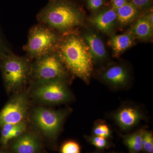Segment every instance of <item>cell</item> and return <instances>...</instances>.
Returning <instances> with one entry per match:
<instances>
[{
    "instance_id": "6da1fadb",
    "label": "cell",
    "mask_w": 153,
    "mask_h": 153,
    "mask_svg": "<svg viewBox=\"0 0 153 153\" xmlns=\"http://www.w3.org/2000/svg\"><path fill=\"white\" fill-rule=\"evenodd\" d=\"M57 52L68 71L87 81L92 71V58L85 41L74 33L61 37Z\"/></svg>"
},
{
    "instance_id": "7a4b0ae2",
    "label": "cell",
    "mask_w": 153,
    "mask_h": 153,
    "mask_svg": "<svg viewBox=\"0 0 153 153\" xmlns=\"http://www.w3.org/2000/svg\"><path fill=\"white\" fill-rule=\"evenodd\" d=\"M37 19L38 23L61 33H68L80 26L83 20L82 12L70 0H49Z\"/></svg>"
},
{
    "instance_id": "3957f363",
    "label": "cell",
    "mask_w": 153,
    "mask_h": 153,
    "mask_svg": "<svg viewBox=\"0 0 153 153\" xmlns=\"http://www.w3.org/2000/svg\"><path fill=\"white\" fill-rule=\"evenodd\" d=\"M32 61L27 56H19L12 51L1 58L0 70L7 92H21L30 81Z\"/></svg>"
},
{
    "instance_id": "277c9868",
    "label": "cell",
    "mask_w": 153,
    "mask_h": 153,
    "mask_svg": "<svg viewBox=\"0 0 153 153\" xmlns=\"http://www.w3.org/2000/svg\"><path fill=\"white\" fill-rule=\"evenodd\" d=\"M61 38L58 32L46 25L39 23L34 25L24 47L26 56L33 60L57 52Z\"/></svg>"
},
{
    "instance_id": "5b68a950",
    "label": "cell",
    "mask_w": 153,
    "mask_h": 153,
    "mask_svg": "<svg viewBox=\"0 0 153 153\" xmlns=\"http://www.w3.org/2000/svg\"><path fill=\"white\" fill-rule=\"evenodd\" d=\"M66 69L57 52L50 53L33 60L30 81L32 83L65 80Z\"/></svg>"
},
{
    "instance_id": "8992f818",
    "label": "cell",
    "mask_w": 153,
    "mask_h": 153,
    "mask_svg": "<svg viewBox=\"0 0 153 153\" xmlns=\"http://www.w3.org/2000/svg\"><path fill=\"white\" fill-rule=\"evenodd\" d=\"M31 95L37 101L47 105L61 104L70 97L65 80H63L31 83Z\"/></svg>"
},
{
    "instance_id": "52a82bcc",
    "label": "cell",
    "mask_w": 153,
    "mask_h": 153,
    "mask_svg": "<svg viewBox=\"0 0 153 153\" xmlns=\"http://www.w3.org/2000/svg\"><path fill=\"white\" fill-rule=\"evenodd\" d=\"M66 111L39 106L33 110L32 120L38 131L45 136L54 138L61 129Z\"/></svg>"
},
{
    "instance_id": "ba28073f",
    "label": "cell",
    "mask_w": 153,
    "mask_h": 153,
    "mask_svg": "<svg viewBox=\"0 0 153 153\" xmlns=\"http://www.w3.org/2000/svg\"><path fill=\"white\" fill-rule=\"evenodd\" d=\"M14 94L0 111V129L5 124L26 121L30 105L28 93L21 91Z\"/></svg>"
},
{
    "instance_id": "9c48e42d",
    "label": "cell",
    "mask_w": 153,
    "mask_h": 153,
    "mask_svg": "<svg viewBox=\"0 0 153 153\" xmlns=\"http://www.w3.org/2000/svg\"><path fill=\"white\" fill-rule=\"evenodd\" d=\"M11 140V148L14 153H38L41 149V140L34 133L25 131Z\"/></svg>"
},
{
    "instance_id": "30bf717a",
    "label": "cell",
    "mask_w": 153,
    "mask_h": 153,
    "mask_svg": "<svg viewBox=\"0 0 153 153\" xmlns=\"http://www.w3.org/2000/svg\"><path fill=\"white\" fill-rule=\"evenodd\" d=\"M117 20V15L113 9L101 11L92 17L91 22L100 31L108 33L112 30Z\"/></svg>"
},
{
    "instance_id": "8fae6325",
    "label": "cell",
    "mask_w": 153,
    "mask_h": 153,
    "mask_svg": "<svg viewBox=\"0 0 153 153\" xmlns=\"http://www.w3.org/2000/svg\"><path fill=\"white\" fill-rule=\"evenodd\" d=\"M141 118V115L135 108L125 107L120 110L115 119L121 128L128 129L135 126Z\"/></svg>"
},
{
    "instance_id": "7c38bea8",
    "label": "cell",
    "mask_w": 153,
    "mask_h": 153,
    "mask_svg": "<svg viewBox=\"0 0 153 153\" xmlns=\"http://www.w3.org/2000/svg\"><path fill=\"white\" fill-rule=\"evenodd\" d=\"M84 39L92 58L95 60H101L105 57V47L99 37L94 33H90L85 35Z\"/></svg>"
},
{
    "instance_id": "4fadbf2b",
    "label": "cell",
    "mask_w": 153,
    "mask_h": 153,
    "mask_svg": "<svg viewBox=\"0 0 153 153\" xmlns=\"http://www.w3.org/2000/svg\"><path fill=\"white\" fill-rule=\"evenodd\" d=\"M134 44L133 37L129 33L113 36L109 41V44L116 55H119Z\"/></svg>"
},
{
    "instance_id": "5bb4252c",
    "label": "cell",
    "mask_w": 153,
    "mask_h": 153,
    "mask_svg": "<svg viewBox=\"0 0 153 153\" xmlns=\"http://www.w3.org/2000/svg\"><path fill=\"white\" fill-rule=\"evenodd\" d=\"M103 78L111 84L115 85H124L128 79L126 71L121 66H115L107 70Z\"/></svg>"
},
{
    "instance_id": "9a60e30c",
    "label": "cell",
    "mask_w": 153,
    "mask_h": 153,
    "mask_svg": "<svg viewBox=\"0 0 153 153\" xmlns=\"http://www.w3.org/2000/svg\"><path fill=\"white\" fill-rule=\"evenodd\" d=\"M114 10L116 13L117 20L123 25L129 24L137 16V9L132 3H127L124 5Z\"/></svg>"
},
{
    "instance_id": "2e32d148",
    "label": "cell",
    "mask_w": 153,
    "mask_h": 153,
    "mask_svg": "<svg viewBox=\"0 0 153 153\" xmlns=\"http://www.w3.org/2000/svg\"><path fill=\"white\" fill-rule=\"evenodd\" d=\"M132 33L139 39H149L152 35L153 25L146 18H142L139 19L134 25Z\"/></svg>"
},
{
    "instance_id": "e0dca14e",
    "label": "cell",
    "mask_w": 153,
    "mask_h": 153,
    "mask_svg": "<svg viewBox=\"0 0 153 153\" xmlns=\"http://www.w3.org/2000/svg\"><path fill=\"white\" fill-rule=\"evenodd\" d=\"M143 131L140 130L125 137V143L131 152H138L143 149Z\"/></svg>"
},
{
    "instance_id": "ac0fdd59",
    "label": "cell",
    "mask_w": 153,
    "mask_h": 153,
    "mask_svg": "<svg viewBox=\"0 0 153 153\" xmlns=\"http://www.w3.org/2000/svg\"><path fill=\"white\" fill-rule=\"evenodd\" d=\"M142 143L143 149L148 153H153V137L151 132L143 131Z\"/></svg>"
},
{
    "instance_id": "d6986e66",
    "label": "cell",
    "mask_w": 153,
    "mask_h": 153,
    "mask_svg": "<svg viewBox=\"0 0 153 153\" xmlns=\"http://www.w3.org/2000/svg\"><path fill=\"white\" fill-rule=\"evenodd\" d=\"M27 128V124L26 121L14 125L9 137L10 142L11 140L18 137L25 133L26 131Z\"/></svg>"
},
{
    "instance_id": "ffe728a7",
    "label": "cell",
    "mask_w": 153,
    "mask_h": 153,
    "mask_svg": "<svg viewBox=\"0 0 153 153\" xmlns=\"http://www.w3.org/2000/svg\"><path fill=\"white\" fill-rule=\"evenodd\" d=\"M15 124H7L3 126L1 128V135L0 142L3 146H6L9 142V137L10 135L12 129Z\"/></svg>"
},
{
    "instance_id": "44dd1931",
    "label": "cell",
    "mask_w": 153,
    "mask_h": 153,
    "mask_svg": "<svg viewBox=\"0 0 153 153\" xmlns=\"http://www.w3.org/2000/svg\"><path fill=\"white\" fill-rule=\"evenodd\" d=\"M61 152V153H80V147L75 142L69 141L63 145Z\"/></svg>"
},
{
    "instance_id": "7402d4cb",
    "label": "cell",
    "mask_w": 153,
    "mask_h": 153,
    "mask_svg": "<svg viewBox=\"0 0 153 153\" xmlns=\"http://www.w3.org/2000/svg\"><path fill=\"white\" fill-rule=\"evenodd\" d=\"M94 133L95 136L107 138L110 135L111 131L107 125L104 124H100L96 126L94 129Z\"/></svg>"
},
{
    "instance_id": "603a6c76",
    "label": "cell",
    "mask_w": 153,
    "mask_h": 153,
    "mask_svg": "<svg viewBox=\"0 0 153 153\" xmlns=\"http://www.w3.org/2000/svg\"><path fill=\"white\" fill-rule=\"evenodd\" d=\"M4 33L0 27V59L4 55L11 52Z\"/></svg>"
},
{
    "instance_id": "cb8c5ba5",
    "label": "cell",
    "mask_w": 153,
    "mask_h": 153,
    "mask_svg": "<svg viewBox=\"0 0 153 153\" xmlns=\"http://www.w3.org/2000/svg\"><path fill=\"white\" fill-rule=\"evenodd\" d=\"M91 142L94 146L99 149H103L107 145L106 138L103 137L95 136L91 139Z\"/></svg>"
},
{
    "instance_id": "d4e9b609",
    "label": "cell",
    "mask_w": 153,
    "mask_h": 153,
    "mask_svg": "<svg viewBox=\"0 0 153 153\" xmlns=\"http://www.w3.org/2000/svg\"><path fill=\"white\" fill-rule=\"evenodd\" d=\"M105 0H87L88 5L92 11L98 10L104 4Z\"/></svg>"
},
{
    "instance_id": "484cf974",
    "label": "cell",
    "mask_w": 153,
    "mask_h": 153,
    "mask_svg": "<svg viewBox=\"0 0 153 153\" xmlns=\"http://www.w3.org/2000/svg\"><path fill=\"white\" fill-rule=\"evenodd\" d=\"M151 0H132V4L137 8H141L147 5Z\"/></svg>"
},
{
    "instance_id": "4316f807",
    "label": "cell",
    "mask_w": 153,
    "mask_h": 153,
    "mask_svg": "<svg viewBox=\"0 0 153 153\" xmlns=\"http://www.w3.org/2000/svg\"><path fill=\"white\" fill-rule=\"evenodd\" d=\"M114 10L119 8L126 4L127 1V0H111Z\"/></svg>"
},
{
    "instance_id": "83f0119b",
    "label": "cell",
    "mask_w": 153,
    "mask_h": 153,
    "mask_svg": "<svg viewBox=\"0 0 153 153\" xmlns=\"http://www.w3.org/2000/svg\"><path fill=\"white\" fill-rule=\"evenodd\" d=\"M151 23V25H153V14H150L148 16V18H146Z\"/></svg>"
},
{
    "instance_id": "f1b7e54d",
    "label": "cell",
    "mask_w": 153,
    "mask_h": 153,
    "mask_svg": "<svg viewBox=\"0 0 153 153\" xmlns=\"http://www.w3.org/2000/svg\"><path fill=\"white\" fill-rule=\"evenodd\" d=\"M0 153H9L6 151H0Z\"/></svg>"
}]
</instances>
